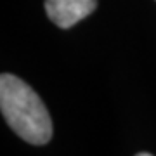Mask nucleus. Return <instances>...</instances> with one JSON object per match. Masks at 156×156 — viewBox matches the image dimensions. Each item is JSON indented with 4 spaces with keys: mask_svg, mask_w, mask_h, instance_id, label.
Returning a JSON list of instances; mask_svg holds the SVG:
<instances>
[{
    "mask_svg": "<svg viewBox=\"0 0 156 156\" xmlns=\"http://www.w3.org/2000/svg\"><path fill=\"white\" fill-rule=\"evenodd\" d=\"M0 109L23 140L44 146L52 139V120L44 101L26 82L11 73L0 76Z\"/></svg>",
    "mask_w": 156,
    "mask_h": 156,
    "instance_id": "1",
    "label": "nucleus"
},
{
    "mask_svg": "<svg viewBox=\"0 0 156 156\" xmlns=\"http://www.w3.org/2000/svg\"><path fill=\"white\" fill-rule=\"evenodd\" d=\"M97 7V0H45V12L56 26L68 30L78 21L90 16Z\"/></svg>",
    "mask_w": 156,
    "mask_h": 156,
    "instance_id": "2",
    "label": "nucleus"
},
{
    "mask_svg": "<svg viewBox=\"0 0 156 156\" xmlns=\"http://www.w3.org/2000/svg\"><path fill=\"white\" fill-rule=\"evenodd\" d=\"M135 156H153L151 153H139V154H135Z\"/></svg>",
    "mask_w": 156,
    "mask_h": 156,
    "instance_id": "3",
    "label": "nucleus"
}]
</instances>
